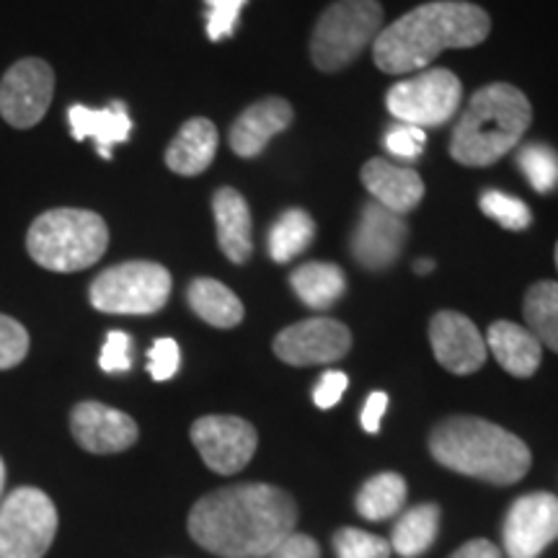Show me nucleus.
Returning <instances> with one entry per match:
<instances>
[{
	"instance_id": "nucleus-1",
	"label": "nucleus",
	"mask_w": 558,
	"mask_h": 558,
	"mask_svg": "<svg viewBox=\"0 0 558 558\" xmlns=\"http://www.w3.org/2000/svg\"><path fill=\"white\" fill-rule=\"evenodd\" d=\"M298 505L284 488L235 484L209 492L192 507V541L220 558H267L295 533Z\"/></svg>"
},
{
	"instance_id": "nucleus-17",
	"label": "nucleus",
	"mask_w": 558,
	"mask_h": 558,
	"mask_svg": "<svg viewBox=\"0 0 558 558\" xmlns=\"http://www.w3.org/2000/svg\"><path fill=\"white\" fill-rule=\"evenodd\" d=\"M292 120H295V111H292L290 101L279 99V96H269V99L251 104L248 109L241 111L233 128H230V150L241 158L262 156L271 143V137L288 130Z\"/></svg>"
},
{
	"instance_id": "nucleus-18",
	"label": "nucleus",
	"mask_w": 558,
	"mask_h": 558,
	"mask_svg": "<svg viewBox=\"0 0 558 558\" xmlns=\"http://www.w3.org/2000/svg\"><path fill=\"white\" fill-rule=\"evenodd\" d=\"M362 184L373 199L396 215H409L424 199V181L414 169L373 158L362 166Z\"/></svg>"
},
{
	"instance_id": "nucleus-19",
	"label": "nucleus",
	"mask_w": 558,
	"mask_h": 558,
	"mask_svg": "<svg viewBox=\"0 0 558 558\" xmlns=\"http://www.w3.org/2000/svg\"><path fill=\"white\" fill-rule=\"evenodd\" d=\"M68 122L73 137L83 143V140H94L96 150L104 160L111 158L114 145L128 143L132 132V120L128 104L124 101H111L104 109H90L83 104H73L68 109Z\"/></svg>"
},
{
	"instance_id": "nucleus-26",
	"label": "nucleus",
	"mask_w": 558,
	"mask_h": 558,
	"mask_svg": "<svg viewBox=\"0 0 558 558\" xmlns=\"http://www.w3.org/2000/svg\"><path fill=\"white\" fill-rule=\"evenodd\" d=\"M439 533V507L437 505H418L409 512L401 514L396 522L393 538H390V548L403 558H416L427 554L432 543L437 541Z\"/></svg>"
},
{
	"instance_id": "nucleus-24",
	"label": "nucleus",
	"mask_w": 558,
	"mask_h": 558,
	"mask_svg": "<svg viewBox=\"0 0 558 558\" xmlns=\"http://www.w3.org/2000/svg\"><path fill=\"white\" fill-rule=\"evenodd\" d=\"M290 284L292 290H295V295L303 300L308 308L326 311L331 308L341 295H344L347 277L337 264L308 262V264H300V267L292 271Z\"/></svg>"
},
{
	"instance_id": "nucleus-36",
	"label": "nucleus",
	"mask_w": 558,
	"mask_h": 558,
	"mask_svg": "<svg viewBox=\"0 0 558 558\" xmlns=\"http://www.w3.org/2000/svg\"><path fill=\"white\" fill-rule=\"evenodd\" d=\"M424 143H427V135H424L422 128H414V124H399V128L388 130L386 135L388 153L403 160H414L424 150Z\"/></svg>"
},
{
	"instance_id": "nucleus-42",
	"label": "nucleus",
	"mask_w": 558,
	"mask_h": 558,
	"mask_svg": "<svg viewBox=\"0 0 558 558\" xmlns=\"http://www.w3.org/2000/svg\"><path fill=\"white\" fill-rule=\"evenodd\" d=\"M3 486H5V463L3 458H0V494H3Z\"/></svg>"
},
{
	"instance_id": "nucleus-21",
	"label": "nucleus",
	"mask_w": 558,
	"mask_h": 558,
	"mask_svg": "<svg viewBox=\"0 0 558 558\" xmlns=\"http://www.w3.org/2000/svg\"><path fill=\"white\" fill-rule=\"evenodd\" d=\"M213 215L220 251L228 256V262H248L254 251V235H251V209L243 194L233 186H222L213 197Z\"/></svg>"
},
{
	"instance_id": "nucleus-8",
	"label": "nucleus",
	"mask_w": 558,
	"mask_h": 558,
	"mask_svg": "<svg viewBox=\"0 0 558 558\" xmlns=\"http://www.w3.org/2000/svg\"><path fill=\"white\" fill-rule=\"evenodd\" d=\"M58 535V507L41 488L21 486L0 501V558H41Z\"/></svg>"
},
{
	"instance_id": "nucleus-43",
	"label": "nucleus",
	"mask_w": 558,
	"mask_h": 558,
	"mask_svg": "<svg viewBox=\"0 0 558 558\" xmlns=\"http://www.w3.org/2000/svg\"><path fill=\"white\" fill-rule=\"evenodd\" d=\"M556 269H558V243H556Z\"/></svg>"
},
{
	"instance_id": "nucleus-20",
	"label": "nucleus",
	"mask_w": 558,
	"mask_h": 558,
	"mask_svg": "<svg viewBox=\"0 0 558 558\" xmlns=\"http://www.w3.org/2000/svg\"><path fill=\"white\" fill-rule=\"evenodd\" d=\"M486 349L497 357L501 369L514 378H533L543 360V344L527 326L512 320H494L486 331Z\"/></svg>"
},
{
	"instance_id": "nucleus-34",
	"label": "nucleus",
	"mask_w": 558,
	"mask_h": 558,
	"mask_svg": "<svg viewBox=\"0 0 558 558\" xmlns=\"http://www.w3.org/2000/svg\"><path fill=\"white\" fill-rule=\"evenodd\" d=\"M99 365L104 373H128L132 367V339L124 331H109L104 341Z\"/></svg>"
},
{
	"instance_id": "nucleus-22",
	"label": "nucleus",
	"mask_w": 558,
	"mask_h": 558,
	"mask_svg": "<svg viewBox=\"0 0 558 558\" xmlns=\"http://www.w3.org/2000/svg\"><path fill=\"white\" fill-rule=\"evenodd\" d=\"M218 128L205 117L181 124L177 137L166 148V166L179 177H199L209 169L218 153Z\"/></svg>"
},
{
	"instance_id": "nucleus-31",
	"label": "nucleus",
	"mask_w": 558,
	"mask_h": 558,
	"mask_svg": "<svg viewBox=\"0 0 558 558\" xmlns=\"http://www.w3.org/2000/svg\"><path fill=\"white\" fill-rule=\"evenodd\" d=\"M333 550L339 558H390V541L357 527H341L333 533Z\"/></svg>"
},
{
	"instance_id": "nucleus-25",
	"label": "nucleus",
	"mask_w": 558,
	"mask_h": 558,
	"mask_svg": "<svg viewBox=\"0 0 558 558\" xmlns=\"http://www.w3.org/2000/svg\"><path fill=\"white\" fill-rule=\"evenodd\" d=\"M316 239V220L305 209H284L269 228L267 248L277 264H288L303 254Z\"/></svg>"
},
{
	"instance_id": "nucleus-2",
	"label": "nucleus",
	"mask_w": 558,
	"mask_h": 558,
	"mask_svg": "<svg viewBox=\"0 0 558 558\" xmlns=\"http://www.w3.org/2000/svg\"><path fill=\"white\" fill-rule=\"evenodd\" d=\"M492 19L476 3L435 0L403 13L373 41V60L383 73H418L445 50H469L488 39Z\"/></svg>"
},
{
	"instance_id": "nucleus-3",
	"label": "nucleus",
	"mask_w": 558,
	"mask_h": 558,
	"mask_svg": "<svg viewBox=\"0 0 558 558\" xmlns=\"http://www.w3.org/2000/svg\"><path fill=\"white\" fill-rule=\"evenodd\" d=\"M429 452L445 469L494 486L527 476L533 452L518 435L481 416H450L429 435Z\"/></svg>"
},
{
	"instance_id": "nucleus-30",
	"label": "nucleus",
	"mask_w": 558,
	"mask_h": 558,
	"mask_svg": "<svg viewBox=\"0 0 558 558\" xmlns=\"http://www.w3.org/2000/svg\"><path fill=\"white\" fill-rule=\"evenodd\" d=\"M478 205L488 218L499 222V226L507 230H525L530 228V222H533V213H530V207L522 199L512 197V194L488 190L481 194Z\"/></svg>"
},
{
	"instance_id": "nucleus-27",
	"label": "nucleus",
	"mask_w": 558,
	"mask_h": 558,
	"mask_svg": "<svg viewBox=\"0 0 558 558\" xmlns=\"http://www.w3.org/2000/svg\"><path fill=\"white\" fill-rule=\"evenodd\" d=\"M407 481L399 473L386 471L362 484L354 505H357V512L362 518L369 522H380L401 512L403 505H407Z\"/></svg>"
},
{
	"instance_id": "nucleus-23",
	"label": "nucleus",
	"mask_w": 558,
	"mask_h": 558,
	"mask_svg": "<svg viewBox=\"0 0 558 558\" xmlns=\"http://www.w3.org/2000/svg\"><path fill=\"white\" fill-rule=\"evenodd\" d=\"M190 308L215 329H235L243 320V303L233 290L218 279L199 277L186 290Z\"/></svg>"
},
{
	"instance_id": "nucleus-12",
	"label": "nucleus",
	"mask_w": 558,
	"mask_h": 558,
	"mask_svg": "<svg viewBox=\"0 0 558 558\" xmlns=\"http://www.w3.org/2000/svg\"><path fill=\"white\" fill-rule=\"evenodd\" d=\"M501 541L509 558H538L558 541V497L550 492H530L509 507Z\"/></svg>"
},
{
	"instance_id": "nucleus-37",
	"label": "nucleus",
	"mask_w": 558,
	"mask_h": 558,
	"mask_svg": "<svg viewBox=\"0 0 558 558\" xmlns=\"http://www.w3.org/2000/svg\"><path fill=\"white\" fill-rule=\"evenodd\" d=\"M347 386H349V378L344 373H339V369H329V373L320 375L318 386L313 388V403H316L318 409L337 407L341 396H344Z\"/></svg>"
},
{
	"instance_id": "nucleus-15",
	"label": "nucleus",
	"mask_w": 558,
	"mask_h": 558,
	"mask_svg": "<svg viewBox=\"0 0 558 558\" xmlns=\"http://www.w3.org/2000/svg\"><path fill=\"white\" fill-rule=\"evenodd\" d=\"M70 432L75 442L94 456H114V452L130 450L140 437L135 418L99 401H83L73 409Z\"/></svg>"
},
{
	"instance_id": "nucleus-6",
	"label": "nucleus",
	"mask_w": 558,
	"mask_h": 558,
	"mask_svg": "<svg viewBox=\"0 0 558 558\" xmlns=\"http://www.w3.org/2000/svg\"><path fill=\"white\" fill-rule=\"evenodd\" d=\"M383 32L378 0H337L320 13L311 37V62L320 73L352 65Z\"/></svg>"
},
{
	"instance_id": "nucleus-11",
	"label": "nucleus",
	"mask_w": 558,
	"mask_h": 558,
	"mask_svg": "<svg viewBox=\"0 0 558 558\" xmlns=\"http://www.w3.org/2000/svg\"><path fill=\"white\" fill-rule=\"evenodd\" d=\"M190 435L207 469L220 473V476H233V473L246 469L254 458L256 445H259L254 424H248L241 416L226 414L197 418Z\"/></svg>"
},
{
	"instance_id": "nucleus-4",
	"label": "nucleus",
	"mask_w": 558,
	"mask_h": 558,
	"mask_svg": "<svg viewBox=\"0 0 558 558\" xmlns=\"http://www.w3.org/2000/svg\"><path fill=\"white\" fill-rule=\"evenodd\" d=\"M533 122V107L520 88L509 83H488L471 96L469 107L456 124L450 140V156L460 166L497 163L520 145Z\"/></svg>"
},
{
	"instance_id": "nucleus-7",
	"label": "nucleus",
	"mask_w": 558,
	"mask_h": 558,
	"mask_svg": "<svg viewBox=\"0 0 558 558\" xmlns=\"http://www.w3.org/2000/svg\"><path fill=\"white\" fill-rule=\"evenodd\" d=\"M171 271L156 262H124L90 282L88 300L111 316H150L169 303Z\"/></svg>"
},
{
	"instance_id": "nucleus-40",
	"label": "nucleus",
	"mask_w": 558,
	"mask_h": 558,
	"mask_svg": "<svg viewBox=\"0 0 558 558\" xmlns=\"http://www.w3.org/2000/svg\"><path fill=\"white\" fill-rule=\"evenodd\" d=\"M450 558H501V550L494 546L492 541L476 538L465 543V546H460Z\"/></svg>"
},
{
	"instance_id": "nucleus-35",
	"label": "nucleus",
	"mask_w": 558,
	"mask_h": 558,
	"mask_svg": "<svg viewBox=\"0 0 558 558\" xmlns=\"http://www.w3.org/2000/svg\"><path fill=\"white\" fill-rule=\"evenodd\" d=\"M179 362H181V352L179 344L173 339H156V344L150 347L148 352V369L150 378L163 383L171 380L173 375L179 373Z\"/></svg>"
},
{
	"instance_id": "nucleus-9",
	"label": "nucleus",
	"mask_w": 558,
	"mask_h": 558,
	"mask_svg": "<svg viewBox=\"0 0 558 558\" xmlns=\"http://www.w3.org/2000/svg\"><path fill=\"white\" fill-rule=\"evenodd\" d=\"M463 99V83L448 68L418 70L388 88L386 107L401 124L439 128L458 114Z\"/></svg>"
},
{
	"instance_id": "nucleus-14",
	"label": "nucleus",
	"mask_w": 558,
	"mask_h": 558,
	"mask_svg": "<svg viewBox=\"0 0 558 558\" xmlns=\"http://www.w3.org/2000/svg\"><path fill=\"white\" fill-rule=\"evenodd\" d=\"M407 239V220L369 199L362 207V218L352 233V256L367 271H383L399 259Z\"/></svg>"
},
{
	"instance_id": "nucleus-33",
	"label": "nucleus",
	"mask_w": 558,
	"mask_h": 558,
	"mask_svg": "<svg viewBox=\"0 0 558 558\" xmlns=\"http://www.w3.org/2000/svg\"><path fill=\"white\" fill-rule=\"evenodd\" d=\"M243 3H246V0H205L209 41L233 37L235 26H239Z\"/></svg>"
},
{
	"instance_id": "nucleus-29",
	"label": "nucleus",
	"mask_w": 558,
	"mask_h": 558,
	"mask_svg": "<svg viewBox=\"0 0 558 558\" xmlns=\"http://www.w3.org/2000/svg\"><path fill=\"white\" fill-rule=\"evenodd\" d=\"M520 169L538 194H548L558 186V153L543 143H530L518 153Z\"/></svg>"
},
{
	"instance_id": "nucleus-39",
	"label": "nucleus",
	"mask_w": 558,
	"mask_h": 558,
	"mask_svg": "<svg viewBox=\"0 0 558 558\" xmlns=\"http://www.w3.org/2000/svg\"><path fill=\"white\" fill-rule=\"evenodd\" d=\"M388 409V396L383 390H375V393L367 396L365 409H362V427H365L367 435H378L380 422L386 416Z\"/></svg>"
},
{
	"instance_id": "nucleus-32",
	"label": "nucleus",
	"mask_w": 558,
	"mask_h": 558,
	"mask_svg": "<svg viewBox=\"0 0 558 558\" xmlns=\"http://www.w3.org/2000/svg\"><path fill=\"white\" fill-rule=\"evenodd\" d=\"M29 354V331L16 318L0 313V369H11Z\"/></svg>"
},
{
	"instance_id": "nucleus-13",
	"label": "nucleus",
	"mask_w": 558,
	"mask_h": 558,
	"mask_svg": "<svg viewBox=\"0 0 558 558\" xmlns=\"http://www.w3.org/2000/svg\"><path fill=\"white\" fill-rule=\"evenodd\" d=\"M271 347L288 365H331L349 354L352 331L337 318H305L279 331Z\"/></svg>"
},
{
	"instance_id": "nucleus-41",
	"label": "nucleus",
	"mask_w": 558,
	"mask_h": 558,
	"mask_svg": "<svg viewBox=\"0 0 558 558\" xmlns=\"http://www.w3.org/2000/svg\"><path fill=\"white\" fill-rule=\"evenodd\" d=\"M432 269H435V262H432V259H418V262L414 264L416 275H429Z\"/></svg>"
},
{
	"instance_id": "nucleus-16",
	"label": "nucleus",
	"mask_w": 558,
	"mask_h": 558,
	"mask_svg": "<svg viewBox=\"0 0 558 558\" xmlns=\"http://www.w3.org/2000/svg\"><path fill=\"white\" fill-rule=\"evenodd\" d=\"M429 341L435 360L452 375H471L484 367L486 341L469 316L439 311L429 320Z\"/></svg>"
},
{
	"instance_id": "nucleus-28",
	"label": "nucleus",
	"mask_w": 558,
	"mask_h": 558,
	"mask_svg": "<svg viewBox=\"0 0 558 558\" xmlns=\"http://www.w3.org/2000/svg\"><path fill=\"white\" fill-rule=\"evenodd\" d=\"M522 313L533 337L558 354V282H550V279L535 282L525 292Z\"/></svg>"
},
{
	"instance_id": "nucleus-38",
	"label": "nucleus",
	"mask_w": 558,
	"mask_h": 558,
	"mask_svg": "<svg viewBox=\"0 0 558 558\" xmlns=\"http://www.w3.org/2000/svg\"><path fill=\"white\" fill-rule=\"evenodd\" d=\"M267 558H320V546L311 535L290 533L275 546Z\"/></svg>"
},
{
	"instance_id": "nucleus-10",
	"label": "nucleus",
	"mask_w": 558,
	"mask_h": 558,
	"mask_svg": "<svg viewBox=\"0 0 558 558\" xmlns=\"http://www.w3.org/2000/svg\"><path fill=\"white\" fill-rule=\"evenodd\" d=\"M54 70L39 58H24L5 70L0 81V117L16 130L41 122L52 104Z\"/></svg>"
},
{
	"instance_id": "nucleus-5",
	"label": "nucleus",
	"mask_w": 558,
	"mask_h": 558,
	"mask_svg": "<svg viewBox=\"0 0 558 558\" xmlns=\"http://www.w3.org/2000/svg\"><path fill=\"white\" fill-rule=\"evenodd\" d=\"M109 228L90 209L60 207L39 215L26 233V251L41 269L81 271L107 254Z\"/></svg>"
}]
</instances>
